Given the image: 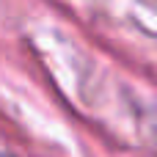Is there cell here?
<instances>
[{
	"label": "cell",
	"mask_w": 157,
	"mask_h": 157,
	"mask_svg": "<svg viewBox=\"0 0 157 157\" xmlns=\"http://www.w3.org/2000/svg\"><path fill=\"white\" fill-rule=\"evenodd\" d=\"M0 157H6V155H0Z\"/></svg>",
	"instance_id": "obj_1"
}]
</instances>
